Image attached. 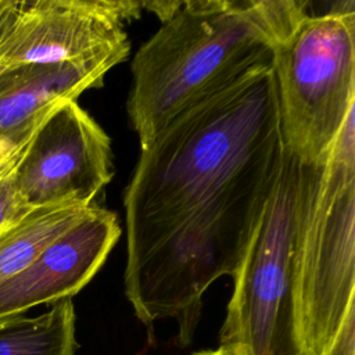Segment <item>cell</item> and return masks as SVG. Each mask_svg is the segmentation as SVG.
<instances>
[{
    "instance_id": "1",
    "label": "cell",
    "mask_w": 355,
    "mask_h": 355,
    "mask_svg": "<svg viewBox=\"0 0 355 355\" xmlns=\"http://www.w3.org/2000/svg\"><path fill=\"white\" fill-rule=\"evenodd\" d=\"M284 158L273 65L173 118L123 191L125 295L139 320L173 319L187 345L202 295L233 277Z\"/></svg>"
},
{
    "instance_id": "2",
    "label": "cell",
    "mask_w": 355,
    "mask_h": 355,
    "mask_svg": "<svg viewBox=\"0 0 355 355\" xmlns=\"http://www.w3.org/2000/svg\"><path fill=\"white\" fill-rule=\"evenodd\" d=\"M302 0H184L132 60L126 111L141 148L179 114L247 73L309 14Z\"/></svg>"
},
{
    "instance_id": "3",
    "label": "cell",
    "mask_w": 355,
    "mask_h": 355,
    "mask_svg": "<svg viewBox=\"0 0 355 355\" xmlns=\"http://www.w3.org/2000/svg\"><path fill=\"white\" fill-rule=\"evenodd\" d=\"M291 279L302 355H323L355 318V111L322 161L298 162Z\"/></svg>"
},
{
    "instance_id": "4",
    "label": "cell",
    "mask_w": 355,
    "mask_h": 355,
    "mask_svg": "<svg viewBox=\"0 0 355 355\" xmlns=\"http://www.w3.org/2000/svg\"><path fill=\"white\" fill-rule=\"evenodd\" d=\"M273 71L283 146L313 165L355 111V3L305 15L277 46Z\"/></svg>"
},
{
    "instance_id": "5",
    "label": "cell",
    "mask_w": 355,
    "mask_h": 355,
    "mask_svg": "<svg viewBox=\"0 0 355 355\" xmlns=\"http://www.w3.org/2000/svg\"><path fill=\"white\" fill-rule=\"evenodd\" d=\"M298 161L284 148L272 196L233 276L220 329L226 355H302L291 279Z\"/></svg>"
},
{
    "instance_id": "6",
    "label": "cell",
    "mask_w": 355,
    "mask_h": 355,
    "mask_svg": "<svg viewBox=\"0 0 355 355\" xmlns=\"http://www.w3.org/2000/svg\"><path fill=\"white\" fill-rule=\"evenodd\" d=\"M143 1L0 0V72L82 60L129 44Z\"/></svg>"
},
{
    "instance_id": "7",
    "label": "cell",
    "mask_w": 355,
    "mask_h": 355,
    "mask_svg": "<svg viewBox=\"0 0 355 355\" xmlns=\"http://www.w3.org/2000/svg\"><path fill=\"white\" fill-rule=\"evenodd\" d=\"M112 176L110 137L76 100H68L37 128L18 168L17 184L31 208L87 207Z\"/></svg>"
},
{
    "instance_id": "8",
    "label": "cell",
    "mask_w": 355,
    "mask_h": 355,
    "mask_svg": "<svg viewBox=\"0 0 355 355\" xmlns=\"http://www.w3.org/2000/svg\"><path fill=\"white\" fill-rule=\"evenodd\" d=\"M119 236L116 215L93 204L79 222L0 286V320L72 298L100 270Z\"/></svg>"
},
{
    "instance_id": "9",
    "label": "cell",
    "mask_w": 355,
    "mask_h": 355,
    "mask_svg": "<svg viewBox=\"0 0 355 355\" xmlns=\"http://www.w3.org/2000/svg\"><path fill=\"white\" fill-rule=\"evenodd\" d=\"M129 50L130 44H122L82 60L0 72V143L31 136L58 104L101 87L104 75Z\"/></svg>"
},
{
    "instance_id": "10",
    "label": "cell",
    "mask_w": 355,
    "mask_h": 355,
    "mask_svg": "<svg viewBox=\"0 0 355 355\" xmlns=\"http://www.w3.org/2000/svg\"><path fill=\"white\" fill-rule=\"evenodd\" d=\"M92 205L58 204L33 208L0 232V286L79 222Z\"/></svg>"
},
{
    "instance_id": "11",
    "label": "cell",
    "mask_w": 355,
    "mask_h": 355,
    "mask_svg": "<svg viewBox=\"0 0 355 355\" xmlns=\"http://www.w3.org/2000/svg\"><path fill=\"white\" fill-rule=\"evenodd\" d=\"M75 308L71 298L37 315L0 320V355H73Z\"/></svg>"
},
{
    "instance_id": "12",
    "label": "cell",
    "mask_w": 355,
    "mask_h": 355,
    "mask_svg": "<svg viewBox=\"0 0 355 355\" xmlns=\"http://www.w3.org/2000/svg\"><path fill=\"white\" fill-rule=\"evenodd\" d=\"M33 135L0 157V232L33 209L24 201L17 184V172Z\"/></svg>"
},
{
    "instance_id": "13",
    "label": "cell",
    "mask_w": 355,
    "mask_h": 355,
    "mask_svg": "<svg viewBox=\"0 0 355 355\" xmlns=\"http://www.w3.org/2000/svg\"><path fill=\"white\" fill-rule=\"evenodd\" d=\"M323 355H355V318L336 333Z\"/></svg>"
},
{
    "instance_id": "14",
    "label": "cell",
    "mask_w": 355,
    "mask_h": 355,
    "mask_svg": "<svg viewBox=\"0 0 355 355\" xmlns=\"http://www.w3.org/2000/svg\"><path fill=\"white\" fill-rule=\"evenodd\" d=\"M36 130H37V129H36ZM36 130H35V132H36ZM35 132H33V133H35ZM33 133H32V135H33ZM32 135H31V136H32ZM31 136H28V137H25V139H22V140H19V141H15V143H0V157L6 155V154H7V153H10L11 150H14L19 143H22L24 140L29 139Z\"/></svg>"
},
{
    "instance_id": "15",
    "label": "cell",
    "mask_w": 355,
    "mask_h": 355,
    "mask_svg": "<svg viewBox=\"0 0 355 355\" xmlns=\"http://www.w3.org/2000/svg\"><path fill=\"white\" fill-rule=\"evenodd\" d=\"M194 355H226V354L220 348H218V349H207V351L196 352Z\"/></svg>"
}]
</instances>
